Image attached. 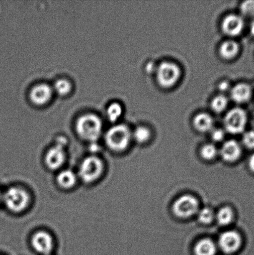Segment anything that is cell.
Here are the masks:
<instances>
[{
    "instance_id": "obj_21",
    "label": "cell",
    "mask_w": 254,
    "mask_h": 255,
    "mask_svg": "<svg viewBox=\"0 0 254 255\" xmlns=\"http://www.w3.org/2000/svg\"><path fill=\"white\" fill-rule=\"evenodd\" d=\"M123 109L118 103L111 104L107 109V117L111 122H115L121 117Z\"/></svg>"
},
{
    "instance_id": "obj_6",
    "label": "cell",
    "mask_w": 254,
    "mask_h": 255,
    "mask_svg": "<svg viewBox=\"0 0 254 255\" xmlns=\"http://www.w3.org/2000/svg\"><path fill=\"white\" fill-rule=\"evenodd\" d=\"M199 203L197 199L190 195H183L178 197L173 204L174 214L179 218L186 219L197 213Z\"/></svg>"
},
{
    "instance_id": "obj_27",
    "label": "cell",
    "mask_w": 254,
    "mask_h": 255,
    "mask_svg": "<svg viewBox=\"0 0 254 255\" xmlns=\"http://www.w3.org/2000/svg\"><path fill=\"white\" fill-rule=\"evenodd\" d=\"M243 141L244 144L249 148H254V131H250L246 132L243 135Z\"/></svg>"
},
{
    "instance_id": "obj_11",
    "label": "cell",
    "mask_w": 254,
    "mask_h": 255,
    "mask_svg": "<svg viewBox=\"0 0 254 255\" xmlns=\"http://www.w3.org/2000/svg\"><path fill=\"white\" fill-rule=\"evenodd\" d=\"M245 27L244 20L236 14H230L226 16L222 22V29L228 36H236L240 34Z\"/></svg>"
},
{
    "instance_id": "obj_14",
    "label": "cell",
    "mask_w": 254,
    "mask_h": 255,
    "mask_svg": "<svg viewBox=\"0 0 254 255\" xmlns=\"http://www.w3.org/2000/svg\"><path fill=\"white\" fill-rule=\"evenodd\" d=\"M252 89L247 84L241 83L236 85L231 89V96L234 101L238 104L245 103L251 99Z\"/></svg>"
},
{
    "instance_id": "obj_24",
    "label": "cell",
    "mask_w": 254,
    "mask_h": 255,
    "mask_svg": "<svg viewBox=\"0 0 254 255\" xmlns=\"http://www.w3.org/2000/svg\"><path fill=\"white\" fill-rule=\"evenodd\" d=\"M215 217V215L213 211L208 207L200 210L198 214V221L203 224H210Z\"/></svg>"
},
{
    "instance_id": "obj_31",
    "label": "cell",
    "mask_w": 254,
    "mask_h": 255,
    "mask_svg": "<svg viewBox=\"0 0 254 255\" xmlns=\"http://www.w3.org/2000/svg\"><path fill=\"white\" fill-rule=\"evenodd\" d=\"M250 31L251 34L254 37V21L251 23Z\"/></svg>"
},
{
    "instance_id": "obj_10",
    "label": "cell",
    "mask_w": 254,
    "mask_h": 255,
    "mask_svg": "<svg viewBox=\"0 0 254 255\" xmlns=\"http://www.w3.org/2000/svg\"><path fill=\"white\" fill-rule=\"evenodd\" d=\"M64 145L57 143L47 152L45 157V162L50 169L56 170L60 168L66 161V152Z\"/></svg>"
},
{
    "instance_id": "obj_3",
    "label": "cell",
    "mask_w": 254,
    "mask_h": 255,
    "mask_svg": "<svg viewBox=\"0 0 254 255\" xmlns=\"http://www.w3.org/2000/svg\"><path fill=\"white\" fill-rule=\"evenodd\" d=\"M29 194L19 187H11L2 194V202L5 206L13 212H21L29 206Z\"/></svg>"
},
{
    "instance_id": "obj_7",
    "label": "cell",
    "mask_w": 254,
    "mask_h": 255,
    "mask_svg": "<svg viewBox=\"0 0 254 255\" xmlns=\"http://www.w3.org/2000/svg\"><path fill=\"white\" fill-rule=\"evenodd\" d=\"M247 121V115L242 109L231 110L225 118L226 129L231 134H240L245 130Z\"/></svg>"
},
{
    "instance_id": "obj_5",
    "label": "cell",
    "mask_w": 254,
    "mask_h": 255,
    "mask_svg": "<svg viewBox=\"0 0 254 255\" xmlns=\"http://www.w3.org/2000/svg\"><path fill=\"white\" fill-rule=\"evenodd\" d=\"M180 74V69L177 65L171 62H163L157 70V79L161 87L169 88L177 82Z\"/></svg>"
},
{
    "instance_id": "obj_13",
    "label": "cell",
    "mask_w": 254,
    "mask_h": 255,
    "mask_svg": "<svg viewBox=\"0 0 254 255\" xmlns=\"http://www.w3.org/2000/svg\"><path fill=\"white\" fill-rule=\"evenodd\" d=\"M221 157L226 161L234 162L240 158L241 147L235 140H229L224 143L220 150Z\"/></svg>"
},
{
    "instance_id": "obj_1",
    "label": "cell",
    "mask_w": 254,
    "mask_h": 255,
    "mask_svg": "<svg viewBox=\"0 0 254 255\" xmlns=\"http://www.w3.org/2000/svg\"><path fill=\"white\" fill-rule=\"evenodd\" d=\"M103 124L100 118L96 115L86 114L80 117L77 122V133L82 139L96 142L100 137Z\"/></svg>"
},
{
    "instance_id": "obj_19",
    "label": "cell",
    "mask_w": 254,
    "mask_h": 255,
    "mask_svg": "<svg viewBox=\"0 0 254 255\" xmlns=\"http://www.w3.org/2000/svg\"><path fill=\"white\" fill-rule=\"evenodd\" d=\"M216 221L220 226H227L233 221L234 219V212L230 207H224L219 210L216 215Z\"/></svg>"
},
{
    "instance_id": "obj_16",
    "label": "cell",
    "mask_w": 254,
    "mask_h": 255,
    "mask_svg": "<svg viewBox=\"0 0 254 255\" xmlns=\"http://www.w3.org/2000/svg\"><path fill=\"white\" fill-rule=\"evenodd\" d=\"M194 252L195 255H215L216 245L210 239H203L196 243Z\"/></svg>"
},
{
    "instance_id": "obj_28",
    "label": "cell",
    "mask_w": 254,
    "mask_h": 255,
    "mask_svg": "<svg viewBox=\"0 0 254 255\" xmlns=\"http://www.w3.org/2000/svg\"><path fill=\"white\" fill-rule=\"evenodd\" d=\"M225 132L221 129H216L213 130L211 137L214 141L216 142H219L222 141L225 137Z\"/></svg>"
},
{
    "instance_id": "obj_12",
    "label": "cell",
    "mask_w": 254,
    "mask_h": 255,
    "mask_svg": "<svg viewBox=\"0 0 254 255\" xmlns=\"http://www.w3.org/2000/svg\"><path fill=\"white\" fill-rule=\"evenodd\" d=\"M52 96V89L47 84L37 85L30 92V99L32 103L37 106H43L48 103Z\"/></svg>"
},
{
    "instance_id": "obj_18",
    "label": "cell",
    "mask_w": 254,
    "mask_h": 255,
    "mask_svg": "<svg viewBox=\"0 0 254 255\" xmlns=\"http://www.w3.org/2000/svg\"><path fill=\"white\" fill-rule=\"evenodd\" d=\"M240 51V46L236 41H226L221 44L220 54L223 59L230 60L237 56Z\"/></svg>"
},
{
    "instance_id": "obj_32",
    "label": "cell",
    "mask_w": 254,
    "mask_h": 255,
    "mask_svg": "<svg viewBox=\"0 0 254 255\" xmlns=\"http://www.w3.org/2000/svg\"><path fill=\"white\" fill-rule=\"evenodd\" d=\"M2 202V193L1 191H0V203Z\"/></svg>"
},
{
    "instance_id": "obj_22",
    "label": "cell",
    "mask_w": 254,
    "mask_h": 255,
    "mask_svg": "<svg viewBox=\"0 0 254 255\" xmlns=\"http://www.w3.org/2000/svg\"><path fill=\"white\" fill-rule=\"evenodd\" d=\"M133 136L139 143H144L150 138L151 132L146 127H139L134 131Z\"/></svg>"
},
{
    "instance_id": "obj_8",
    "label": "cell",
    "mask_w": 254,
    "mask_h": 255,
    "mask_svg": "<svg viewBox=\"0 0 254 255\" xmlns=\"http://www.w3.org/2000/svg\"><path fill=\"white\" fill-rule=\"evenodd\" d=\"M241 237L240 234L234 231L223 232L219 238V247L224 253L232 254L240 248Z\"/></svg>"
},
{
    "instance_id": "obj_15",
    "label": "cell",
    "mask_w": 254,
    "mask_h": 255,
    "mask_svg": "<svg viewBox=\"0 0 254 255\" xmlns=\"http://www.w3.org/2000/svg\"><path fill=\"white\" fill-rule=\"evenodd\" d=\"M213 119L210 115L205 113L199 114L193 120V126L198 131L208 132L213 128Z\"/></svg>"
},
{
    "instance_id": "obj_25",
    "label": "cell",
    "mask_w": 254,
    "mask_h": 255,
    "mask_svg": "<svg viewBox=\"0 0 254 255\" xmlns=\"http://www.w3.org/2000/svg\"><path fill=\"white\" fill-rule=\"evenodd\" d=\"M218 154V149L213 144H206L204 145L201 149V155L203 159L211 160L216 156Z\"/></svg>"
},
{
    "instance_id": "obj_20",
    "label": "cell",
    "mask_w": 254,
    "mask_h": 255,
    "mask_svg": "<svg viewBox=\"0 0 254 255\" xmlns=\"http://www.w3.org/2000/svg\"><path fill=\"white\" fill-rule=\"evenodd\" d=\"M228 104L227 97L224 96H216L211 102V107L214 112L221 113L225 111Z\"/></svg>"
},
{
    "instance_id": "obj_2",
    "label": "cell",
    "mask_w": 254,
    "mask_h": 255,
    "mask_svg": "<svg viewBox=\"0 0 254 255\" xmlns=\"http://www.w3.org/2000/svg\"><path fill=\"white\" fill-rule=\"evenodd\" d=\"M131 134L128 127L124 125L111 127L107 131L105 141L107 146L114 151H121L127 148L131 141Z\"/></svg>"
},
{
    "instance_id": "obj_30",
    "label": "cell",
    "mask_w": 254,
    "mask_h": 255,
    "mask_svg": "<svg viewBox=\"0 0 254 255\" xmlns=\"http://www.w3.org/2000/svg\"><path fill=\"white\" fill-rule=\"evenodd\" d=\"M250 167L251 170L254 172V154L251 156L250 159Z\"/></svg>"
},
{
    "instance_id": "obj_17",
    "label": "cell",
    "mask_w": 254,
    "mask_h": 255,
    "mask_svg": "<svg viewBox=\"0 0 254 255\" xmlns=\"http://www.w3.org/2000/svg\"><path fill=\"white\" fill-rule=\"evenodd\" d=\"M77 180V175L69 169L61 171L57 177L59 186L64 189L72 188L76 184Z\"/></svg>"
},
{
    "instance_id": "obj_26",
    "label": "cell",
    "mask_w": 254,
    "mask_h": 255,
    "mask_svg": "<svg viewBox=\"0 0 254 255\" xmlns=\"http://www.w3.org/2000/svg\"><path fill=\"white\" fill-rule=\"evenodd\" d=\"M241 11L246 16H254V0L244 1L241 5Z\"/></svg>"
},
{
    "instance_id": "obj_9",
    "label": "cell",
    "mask_w": 254,
    "mask_h": 255,
    "mask_svg": "<svg viewBox=\"0 0 254 255\" xmlns=\"http://www.w3.org/2000/svg\"><path fill=\"white\" fill-rule=\"evenodd\" d=\"M31 244L37 253L44 255L51 254L54 248V241L52 236L44 231L36 232L32 237Z\"/></svg>"
},
{
    "instance_id": "obj_29",
    "label": "cell",
    "mask_w": 254,
    "mask_h": 255,
    "mask_svg": "<svg viewBox=\"0 0 254 255\" xmlns=\"http://www.w3.org/2000/svg\"><path fill=\"white\" fill-rule=\"evenodd\" d=\"M228 86L229 85L227 82H223L222 83L220 84V86H219V88H220L221 91H225L228 89Z\"/></svg>"
},
{
    "instance_id": "obj_4",
    "label": "cell",
    "mask_w": 254,
    "mask_h": 255,
    "mask_svg": "<svg viewBox=\"0 0 254 255\" xmlns=\"http://www.w3.org/2000/svg\"><path fill=\"white\" fill-rule=\"evenodd\" d=\"M104 165L98 157L90 156L82 162L79 170V177L85 183H91L103 173Z\"/></svg>"
},
{
    "instance_id": "obj_23",
    "label": "cell",
    "mask_w": 254,
    "mask_h": 255,
    "mask_svg": "<svg viewBox=\"0 0 254 255\" xmlns=\"http://www.w3.org/2000/svg\"><path fill=\"white\" fill-rule=\"evenodd\" d=\"M54 89L60 96H66L72 89L71 82L66 79H60L54 84Z\"/></svg>"
}]
</instances>
